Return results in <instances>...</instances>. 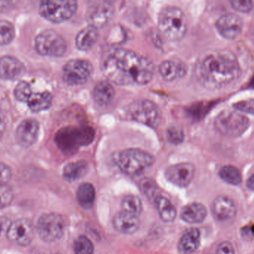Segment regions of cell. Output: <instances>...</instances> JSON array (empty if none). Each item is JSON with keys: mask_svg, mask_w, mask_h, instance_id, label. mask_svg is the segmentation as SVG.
I'll return each instance as SVG.
<instances>
[{"mask_svg": "<svg viewBox=\"0 0 254 254\" xmlns=\"http://www.w3.org/2000/svg\"><path fill=\"white\" fill-rule=\"evenodd\" d=\"M155 68L149 58L119 48L107 51L101 61L104 76L119 86L148 84L153 78Z\"/></svg>", "mask_w": 254, "mask_h": 254, "instance_id": "6da1fadb", "label": "cell"}, {"mask_svg": "<svg viewBox=\"0 0 254 254\" xmlns=\"http://www.w3.org/2000/svg\"><path fill=\"white\" fill-rule=\"evenodd\" d=\"M197 81L208 90H217L231 84L239 78L241 68L237 57L229 51L210 52L195 65Z\"/></svg>", "mask_w": 254, "mask_h": 254, "instance_id": "7a4b0ae2", "label": "cell"}, {"mask_svg": "<svg viewBox=\"0 0 254 254\" xmlns=\"http://www.w3.org/2000/svg\"><path fill=\"white\" fill-rule=\"evenodd\" d=\"M95 137V131L89 127H68L55 134L57 146L65 153H73L81 146H87Z\"/></svg>", "mask_w": 254, "mask_h": 254, "instance_id": "3957f363", "label": "cell"}, {"mask_svg": "<svg viewBox=\"0 0 254 254\" xmlns=\"http://www.w3.org/2000/svg\"><path fill=\"white\" fill-rule=\"evenodd\" d=\"M158 28L164 37L170 41H180L187 31V21L180 8L167 7L160 13Z\"/></svg>", "mask_w": 254, "mask_h": 254, "instance_id": "277c9868", "label": "cell"}, {"mask_svg": "<svg viewBox=\"0 0 254 254\" xmlns=\"http://www.w3.org/2000/svg\"><path fill=\"white\" fill-rule=\"evenodd\" d=\"M155 163L151 154L139 149H128L118 155L116 164L119 170L128 176L143 173Z\"/></svg>", "mask_w": 254, "mask_h": 254, "instance_id": "5b68a950", "label": "cell"}, {"mask_svg": "<svg viewBox=\"0 0 254 254\" xmlns=\"http://www.w3.org/2000/svg\"><path fill=\"white\" fill-rule=\"evenodd\" d=\"M214 127L222 135L238 137L247 131L249 121L237 110H224L215 119Z\"/></svg>", "mask_w": 254, "mask_h": 254, "instance_id": "8992f818", "label": "cell"}, {"mask_svg": "<svg viewBox=\"0 0 254 254\" xmlns=\"http://www.w3.org/2000/svg\"><path fill=\"white\" fill-rule=\"evenodd\" d=\"M77 8V0H41L40 4V15L55 24L69 20Z\"/></svg>", "mask_w": 254, "mask_h": 254, "instance_id": "52a82bcc", "label": "cell"}, {"mask_svg": "<svg viewBox=\"0 0 254 254\" xmlns=\"http://www.w3.org/2000/svg\"><path fill=\"white\" fill-rule=\"evenodd\" d=\"M34 47L39 55L52 58H61L67 50L65 39L52 29L45 30L36 37Z\"/></svg>", "mask_w": 254, "mask_h": 254, "instance_id": "ba28073f", "label": "cell"}, {"mask_svg": "<svg viewBox=\"0 0 254 254\" xmlns=\"http://www.w3.org/2000/svg\"><path fill=\"white\" fill-rule=\"evenodd\" d=\"M131 119L146 126L157 128L161 122V113L158 106L149 100L135 101L129 108Z\"/></svg>", "mask_w": 254, "mask_h": 254, "instance_id": "9c48e42d", "label": "cell"}, {"mask_svg": "<svg viewBox=\"0 0 254 254\" xmlns=\"http://www.w3.org/2000/svg\"><path fill=\"white\" fill-rule=\"evenodd\" d=\"M65 228L64 219L56 213L43 215L37 222V234L46 243H54L59 240L64 236Z\"/></svg>", "mask_w": 254, "mask_h": 254, "instance_id": "30bf717a", "label": "cell"}, {"mask_svg": "<svg viewBox=\"0 0 254 254\" xmlns=\"http://www.w3.org/2000/svg\"><path fill=\"white\" fill-rule=\"evenodd\" d=\"M93 74V66L86 60L76 59L69 61L63 69V80L69 86L85 84Z\"/></svg>", "mask_w": 254, "mask_h": 254, "instance_id": "8fae6325", "label": "cell"}, {"mask_svg": "<svg viewBox=\"0 0 254 254\" xmlns=\"http://www.w3.org/2000/svg\"><path fill=\"white\" fill-rule=\"evenodd\" d=\"M113 15V4L102 0H98L88 7L86 20L89 25L98 29L105 27L111 21Z\"/></svg>", "mask_w": 254, "mask_h": 254, "instance_id": "7c38bea8", "label": "cell"}, {"mask_svg": "<svg viewBox=\"0 0 254 254\" xmlns=\"http://www.w3.org/2000/svg\"><path fill=\"white\" fill-rule=\"evenodd\" d=\"M195 166L189 162L178 163L170 166L165 172L169 182L179 188H186L195 176Z\"/></svg>", "mask_w": 254, "mask_h": 254, "instance_id": "4fadbf2b", "label": "cell"}, {"mask_svg": "<svg viewBox=\"0 0 254 254\" xmlns=\"http://www.w3.org/2000/svg\"><path fill=\"white\" fill-rule=\"evenodd\" d=\"M7 235L12 243L19 246H27L34 239V230L29 221L18 219L10 225Z\"/></svg>", "mask_w": 254, "mask_h": 254, "instance_id": "5bb4252c", "label": "cell"}, {"mask_svg": "<svg viewBox=\"0 0 254 254\" xmlns=\"http://www.w3.org/2000/svg\"><path fill=\"white\" fill-rule=\"evenodd\" d=\"M243 20L234 13L223 15L218 19L216 28L219 34L228 40H235L243 31Z\"/></svg>", "mask_w": 254, "mask_h": 254, "instance_id": "9a60e30c", "label": "cell"}, {"mask_svg": "<svg viewBox=\"0 0 254 254\" xmlns=\"http://www.w3.org/2000/svg\"><path fill=\"white\" fill-rule=\"evenodd\" d=\"M40 125L34 119H26L18 126L16 131L17 143L24 147H28L35 143L38 136Z\"/></svg>", "mask_w": 254, "mask_h": 254, "instance_id": "2e32d148", "label": "cell"}, {"mask_svg": "<svg viewBox=\"0 0 254 254\" xmlns=\"http://www.w3.org/2000/svg\"><path fill=\"white\" fill-rule=\"evenodd\" d=\"M212 212L217 220L228 222L237 215L235 203L226 195H220L216 198L212 204Z\"/></svg>", "mask_w": 254, "mask_h": 254, "instance_id": "e0dca14e", "label": "cell"}, {"mask_svg": "<svg viewBox=\"0 0 254 254\" xmlns=\"http://www.w3.org/2000/svg\"><path fill=\"white\" fill-rule=\"evenodd\" d=\"M25 71V65L16 58L11 56H4L1 58L0 72L2 80H17L23 75Z\"/></svg>", "mask_w": 254, "mask_h": 254, "instance_id": "ac0fdd59", "label": "cell"}, {"mask_svg": "<svg viewBox=\"0 0 254 254\" xmlns=\"http://www.w3.org/2000/svg\"><path fill=\"white\" fill-rule=\"evenodd\" d=\"M115 229L124 234H133L140 228V220L135 215L122 211L116 213L113 220Z\"/></svg>", "mask_w": 254, "mask_h": 254, "instance_id": "d6986e66", "label": "cell"}, {"mask_svg": "<svg viewBox=\"0 0 254 254\" xmlns=\"http://www.w3.org/2000/svg\"><path fill=\"white\" fill-rule=\"evenodd\" d=\"M207 215V208L204 204L193 202L187 204L182 209L180 218L186 223L195 225L204 222Z\"/></svg>", "mask_w": 254, "mask_h": 254, "instance_id": "ffe728a7", "label": "cell"}, {"mask_svg": "<svg viewBox=\"0 0 254 254\" xmlns=\"http://www.w3.org/2000/svg\"><path fill=\"white\" fill-rule=\"evenodd\" d=\"M201 242V232L198 228L187 230L179 241V251L183 254H192L198 250Z\"/></svg>", "mask_w": 254, "mask_h": 254, "instance_id": "44dd1931", "label": "cell"}, {"mask_svg": "<svg viewBox=\"0 0 254 254\" xmlns=\"http://www.w3.org/2000/svg\"><path fill=\"white\" fill-rule=\"evenodd\" d=\"M159 72L164 80L171 82L177 77H183L186 74V68L182 63L166 61L160 65Z\"/></svg>", "mask_w": 254, "mask_h": 254, "instance_id": "7402d4cb", "label": "cell"}, {"mask_svg": "<svg viewBox=\"0 0 254 254\" xmlns=\"http://www.w3.org/2000/svg\"><path fill=\"white\" fill-rule=\"evenodd\" d=\"M98 38V29L89 25L79 31V34L76 36V47L83 52L89 51L96 43Z\"/></svg>", "mask_w": 254, "mask_h": 254, "instance_id": "603a6c76", "label": "cell"}, {"mask_svg": "<svg viewBox=\"0 0 254 254\" xmlns=\"http://www.w3.org/2000/svg\"><path fill=\"white\" fill-rule=\"evenodd\" d=\"M94 101L101 107L107 106L111 103L115 96L114 88L108 81H100L95 85L92 92Z\"/></svg>", "mask_w": 254, "mask_h": 254, "instance_id": "cb8c5ba5", "label": "cell"}, {"mask_svg": "<svg viewBox=\"0 0 254 254\" xmlns=\"http://www.w3.org/2000/svg\"><path fill=\"white\" fill-rule=\"evenodd\" d=\"M155 205L160 217L164 222H174L177 216V211L172 203L163 195H158L155 199Z\"/></svg>", "mask_w": 254, "mask_h": 254, "instance_id": "d4e9b609", "label": "cell"}, {"mask_svg": "<svg viewBox=\"0 0 254 254\" xmlns=\"http://www.w3.org/2000/svg\"><path fill=\"white\" fill-rule=\"evenodd\" d=\"M88 169L87 163L85 161L70 163L64 167L63 176L67 182H76L86 174Z\"/></svg>", "mask_w": 254, "mask_h": 254, "instance_id": "484cf974", "label": "cell"}, {"mask_svg": "<svg viewBox=\"0 0 254 254\" xmlns=\"http://www.w3.org/2000/svg\"><path fill=\"white\" fill-rule=\"evenodd\" d=\"M52 95L49 92H43L33 93L27 104L31 111L39 113L48 110L52 105Z\"/></svg>", "mask_w": 254, "mask_h": 254, "instance_id": "4316f807", "label": "cell"}, {"mask_svg": "<svg viewBox=\"0 0 254 254\" xmlns=\"http://www.w3.org/2000/svg\"><path fill=\"white\" fill-rule=\"evenodd\" d=\"M78 202L83 208H90L95 199V190L89 183H83L76 192Z\"/></svg>", "mask_w": 254, "mask_h": 254, "instance_id": "83f0119b", "label": "cell"}, {"mask_svg": "<svg viewBox=\"0 0 254 254\" xmlns=\"http://www.w3.org/2000/svg\"><path fill=\"white\" fill-rule=\"evenodd\" d=\"M219 176L222 181L234 186L240 185L243 181L241 172L235 166H224L219 170Z\"/></svg>", "mask_w": 254, "mask_h": 254, "instance_id": "f1b7e54d", "label": "cell"}, {"mask_svg": "<svg viewBox=\"0 0 254 254\" xmlns=\"http://www.w3.org/2000/svg\"><path fill=\"white\" fill-rule=\"evenodd\" d=\"M122 210L138 216L143 211V204L141 200L137 195H126L122 200Z\"/></svg>", "mask_w": 254, "mask_h": 254, "instance_id": "f546056e", "label": "cell"}, {"mask_svg": "<svg viewBox=\"0 0 254 254\" xmlns=\"http://www.w3.org/2000/svg\"><path fill=\"white\" fill-rule=\"evenodd\" d=\"M1 28V46H6L13 41L15 37V28L11 22L7 20H1L0 23Z\"/></svg>", "mask_w": 254, "mask_h": 254, "instance_id": "4dcf8cb0", "label": "cell"}, {"mask_svg": "<svg viewBox=\"0 0 254 254\" xmlns=\"http://www.w3.org/2000/svg\"><path fill=\"white\" fill-rule=\"evenodd\" d=\"M73 250L76 254H93L94 246L87 237L81 236L75 241Z\"/></svg>", "mask_w": 254, "mask_h": 254, "instance_id": "1f68e13d", "label": "cell"}, {"mask_svg": "<svg viewBox=\"0 0 254 254\" xmlns=\"http://www.w3.org/2000/svg\"><path fill=\"white\" fill-rule=\"evenodd\" d=\"M167 136L170 143L174 145L180 144L184 139V131H183V127L177 124L171 125L167 128Z\"/></svg>", "mask_w": 254, "mask_h": 254, "instance_id": "d6a6232c", "label": "cell"}, {"mask_svg": "<svg viewBox=\"0 0 254 254\" xmlns=\"http://www.w3.org/2000/svg\"><path fill=\"white\" fill-rule=\"evenodd\" d=\"M13 94H14L15 98L17 101L27 103L33 93L29 83L25 81H20L15 87Z\"/></svg>", "mask_w": 254, "mask_h": 254, "instance_id": "836d02e7", "label": "cell"}, {"mask_svg": "<svg viewBox=\"0 0 254 254\" xmlns=\"http://www.w3.org/2000/svg\"><path fill=\"white\" fill-rule=\"evenodd\" d=\"M140 188L143 193L146 194L149 198H156L158 187L153 180L150 179H145L140 183Z\"/></svg>", "mask_w": 254, "mask_h": 254, "instance_id": "e575fe53", "label": "cell"}, {"mask_svg": "<svg viewBox=\"0 0 254 254\" xmlns=\"http://www.w3.org/2000/svg\"><path fill=\"white\" fill-rule=\"evenodd\" d=\"M234 110L240 113L254 116V99L239 101L233 105Z\"/></svg>", "mask_w": 254, "mask_h": 254, "instance_id": "d590c367", "label": "cell"}, {"mask_svg": "<svg viewBox=\"0 0 254 254\" xmlns=\"http://www.w3.org/2000/svg\"><path fill=\"white\" fill-rule=\"evenodd\" d=\"M231 6L242 13H249L253 9V0H229Z\"/></svg>", "mask_w": 254, "mask_h": 254, "instance_id": "8d00e7d4", "label": "cell"}, {"mask_svg": "<svg viewBox=\"0 0 254 254\" xmlns=\"http://www.w3.org/2000/svg\"><path fill=\"white\" fill-rule=\"evenodd\" d=\"M1 207L7 205L12 199V193L10 189L4 185L1 187Z\"/></svg>", "mask_w": 254, "mask_h": 254, "instance_id": "74e56055", "label": "cell"}, {"mask_svg": "<svg viewBox=\"0 0 254 254\" xmlns=\"http://www.w3.org/2000/svg\"><path fill=\"white\" fill-rule=\"evenodd\" d=\"M216 254H236L232 244L228 242H223L219 245Z\"/></svg>", "mask_w": 254, "mask_h": 254, "instance_id": "f35d334b", "label": "cell"}, {"mask_svg": "<svg viewBox=\"0 0 254 254\" xmlns=\"http://www.w3.org/2000/svg\"><path fill=\"white\" fill-rule=\"evenodd\" d=\"M1 185H4L6 182H8L11 178L12 173L10 169L5 164L1 163Z\"/></svg>", "mask_w": 254, "mask_h": 254, "instance_id": "ab89813d", "label": "cell"}, {"mask_svg": "<svg viewBox=\"0 0 254 254\" xmlns=\"http://www.w3.org/2000/svg\"><path fill=\"white\" fill-rule=\"evenodd\" d=\"M247 187L252 190H254V173L247 181Z\"/></svg>", "mask_w": 254, "mask_h": 254, "instance_id": "60d3db41", "label": "cell"}, {"mask_svg": "<svg viewBox=\"0 0 254 254\" xmlns=\"http://www.w3.org/2000/svg\"><path fill=\"white\" fill-rule=\"evenodd\" d=\"M102 1H107V2L111 3V4H113V3H114V1H116V0H102Z\"/></svg>", "mask_w": 254, "mask_h": 254, "instance_id": "b9f144b4", "label": "cell"}]
</instances>
